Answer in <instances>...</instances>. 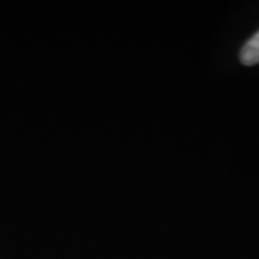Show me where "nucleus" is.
<instances>
[{"label": "nucleus", "mask_w": 259, "mask_h": 259, "mask_svg": "<svg viewBox=\"0 0 259 259\" xmlns=\"http://www.w3.org/2000/svg\"><path fill=\"white\" fill-rule=\"evenodd\" d=\"M242 64L246 66L259 64V32H256L249 40L243 45L241 51Z\"/></svg>", "instance_id": "1"}]
</instances>
